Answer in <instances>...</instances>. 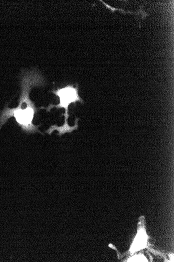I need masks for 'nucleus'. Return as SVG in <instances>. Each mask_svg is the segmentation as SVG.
Returning a JSON list of instances; mask_svg holds the SVG:
<instances>
[{
    "mask_svg": "<svg viewBox=\"0 0 174 262\" xmlns=\"http://www.w3.org/2000/svg\"><path fill=\"white\" fill-rule=\"evenodd\" d=\"M146 244V235L145 231L141 230L139 231L136 239H135L133 246L131 248V252H135L145 247Z\"/></svg>",
    "mask_w": 174,
    "mask_h": 262,
    "instance_id": "nucleus-3",
    "label": "nucleus"
},
{
    "mask_svg": "<svg viewBox=\"0 0 174 262\" xmlns=\"http://www.w3.org/2000/svg\"><path fill=\"white\" fill-rule=\"evenodd\" d=\"M54 94L59 97L60 103L57 105L51 104L46 108H43L47 112L51 111L53 108H64L65 112L63 114L65 117V121L63 125L59 126L57 125H53L49 127L45 133L51 135L55 130L58 131V135L61 136L67 133H71L73 130H76L79 127L78 121L79 118H77L74 121V125L70 126L68 124L69 117L68 107L72 103L76 104L77 102L84 103V101L79 94V86L77 85L74 86L72 85H68L64 88H58L52 91Z\"/></svg>",
    "mask_w": 174,
    "mask_h": 262,
    "instance_id": "nucleus-2",
    "label": "nucleus"
},
{
    "mask_svg": "<svg viewBox=\"0 0 174 262\" xmlns=\"http://www.w3.org/2000/svg\"><path fill=\"white\" fill-rule=\"evenodd\" d=\"M130 261H145L146 259L145 257L142 256L134 257L131 258Z\"/></svg>",
    "mask_w": 174,
    "mask_h": 262,
    "instance_id": "nucleus-4",
    "label": "nucleus"
},
{
    "mask_svg": "<svg viewBox=\"0 0 174 262\" xmlns=\"http://www.w3.org/2000/svg\"><path fill=\"white\" fill-rule=\"evenodd\" d=\"M45 84L44 78L36 69L24 71L20 77L21 92L16 107L6 106L0 112V129L11 117H14L18 125L22 131L28 134L39 133L43 134L38 128L41 125H35V116L38 108L30 98V93L33 88Z\"/></svg>",
    "mask_w": 174,
    "mask_h": 262,
    "instance_id": "nucleus-1",
    "label": "nucleus"
}]
</instances>
